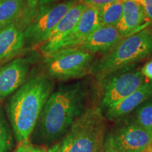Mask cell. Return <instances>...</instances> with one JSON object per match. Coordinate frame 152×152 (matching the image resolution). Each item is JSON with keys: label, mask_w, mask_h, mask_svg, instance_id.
<instances>
[{"label": "cell", "mask_w": 152, "mask_h": 152, "mask_svg": "<svg viewBox=\"0 0 152 152\" xmlns=\"http://www.w3.org/2000/svg\"><path fill=\"white\" fill-rule=\"evenodd\" d=\"M151 54L152 28L147 27L121 39L93 64L91 73L99 81L114 71L136 65Z\"/></svg>", "instance_id": "3"}, {"label": "cell", "mask_w": 152, "mask_h": 152, "mask_svg": "<svg viewBox=\"0 0 152 152\" xmlns=\"http://www.w3.org/2000/svg\"><path fill=\"white\" fill-rule=\"evenodd\" d=\"M78 1H80L68 0L54 6H40L37 16L23 30L25 41L32 45H38L46 41L62 17Z\"/></svg>", "instance_id": "7"}, {"label": "cell", "mask_w": 152, "mask_h": 152, "mask_svg": "<svg viewBox=\"0 0 152 152\" xmlns=\"http://www.w3.org/2000/svg\"><path fill=\"white\" fill-rule=\"evenodd\" d=\"M32 144L28 140L19 142V145L14 152H30Z\"/></svg>", "instance_id": "24"}, {"label": "cell", "mask_w": 152, "mask_h": 152, "mask_svg": "<svg viewBox=\"0 0 152 152\" xmlns=\"http://www.w3.org/2000/svg\"><path fill=\"white\" fill-rule=\"evenodd\" d=\"M134 1H137L141 4L148 20L150 24H152V0H134Z\"/></svg>", "instance_id": "20"}, {"label": "cell", "mask_w": 152, "mask_h": 152, "mask_svg": "<svg viewBox=\"0 0 152 152\" xmlns=\"http://www.w3.org/2000/svg\"><path fill=\"white\" fill-rule=\"evenodd\" d=\"M47 152H61V143H57L52 146V147L49 148L47 150Z\"/></svg>", "instance_id": "25"}, {"label": "cell", "mask_w": 152, "mask_h": 152, "mask_svg": "<svg viewBox=\"0 0 152 152\" xmlns=\"http://www.w3.org/2000/svg\"><path fill=\"white\" fill-rule=\"evenodd\" d=\"M99 26H100L99 9L88 6L81 14L75 27L61 42L57 50L78 47Z\"/></svg>", "instance_id": "11"}, {"label": "cell", "mask_w": 152, "mask_h": 152, "mask_svg": "<svg viewBox=\"0 0 152 152\" xmlns=\"http://www.w3.org/2000/svg\"><path fill=\"white\" fill-rule=\"evenodd\" d=\"M24 42L23 32L15 23L0 28V61L18 54Z\"/></svg>", "instance_id": "15"}, {"label": "cell", "mask_w": 152, "mask_h": 152, "mask_svg": "<svg viewBox=\"0 0 152 152\" xmlns=\"http://www.w3.org/2000/svg\"><path fill=\"white\" fill-rule=\"evenodd\" d=\"M152 97V81H146L140 88L106 109L105 117L109 121H114L128 115L135 110L143 102Z\"/></svg>", "instance_id": "14"}, {"label": "cell", "mask_w": 152, "mask_h": 152, "mask_svg": "<svg viewBox=\"0 0 152 152\" xmlns=\"http://www.w3.org/2000/svg\"><path fill=\"white\" fill-rule=\"evenodd\" d=\"M144 77L136 65L121 68L104 77L99 80L102 109H107L136 91L146 82Z\"/></svg>", "instance_id": "6"}, {"label": "cell", "mask_w": 152, "mask_h": 152, "mask_svg": "<svg viewBox=\"0 0 152 152\" xmlns=\"http://www.w3.org/2000/svg\"><path fill=\"white\" fill-rule=\"evenodd\" d=\"M55 1H56V0H39V4L41 6L48 5L53 3ZM80 1H82V0H80Z\"/></svg>", "instance_id": "27"}, {"label": "cell", "mask_w": 152, "mask_h": 152, "mask_svg": "<svg viewBox=\"0 0 152 152\" xmlns=\"http://www.w3.org/2000/svg\"><path fill=\"white\" fill-rule=\"evenodd\" d=\"M47 151L45 148L43 147H33L32 146L30 152H47Z\"/></svg>", "instance_id": "26"}, {"label": "cell", "mask_w": 152, "mask_h": 152, "mask_svg": "<svg viewBox=\"0 0 152 152\" xmlns=\"http://www.w3.org/2000/svg\"><path fill=\"white\" fill-rule=\"evenodd\" d=\"M114 147L118 152H143L152 142V132L135 121L125 123L110 134Z\"/></svg>", "instance_id": "8"}, {"label": "cell", "mask_w": 152, "mask_h": 152, "mask_svg": "<svg viewBox=\"0 0 152 152\" xmlns=\"http://www.w3.org/2000/svg\"><path fill=\"white\" fill-rule=\"evenodd\" d=\"M149 25L140 3L134 0H125L122 16L115 26L123 38L149 27Z\"/></svg>", "instance_id": "13"}, {"label": "cell", "mask_w": 152, "mask_h": 152, "mask_svg": "<svg viewBox=\"0 0 152 152\" xmlns=\"http://www.w3.org/2000/svg\"><path fill=\"white\" fill-rule=\"evenodd\" d=\"M12 146V134L4 115L0 109V152H9Z\"/></svg>", "instance_id": "19"}, {"label": "cell", "mask_w": 152, "mask_h": 152, "mask_svg": "<svg viewBox=\"0 0 152 152\" xmlns=\"http://www.w3.org/2000/svg\"><path fill=\"white\" fill-rule=\"evenodd\" d=\"M93 59V54L76 47L58 49L45 56L44 64L49 77L66 80L91 73Z\"/></svg>", "instance_id": "5"}, {"label": "cell", "mask_w": 152, "mask_h": 152, "mask_svg": "<svg viewBox=\"0 0 152 152\" xmlns=\"http://www.w3.org/2000/svg\"><path fill=\"white\" fill-rule=\"evenodd\" d=\"M118 0H82L83 2L86 4L87 6L91 7H95L97 8L103 7V6L107 4L115 2Z\"/></svg>", "instance_id": "21"}, {"label": "cell", "mask_w": 152, "mask_h": 152, "mask_svg": "<svg viewBox=\"0 0 152 152\" xmlns=\"http://www.w3.org/2000/svg\"><path fill=\"white\" fill-rule=\"evenodd\" d=\"M85 94L86 90L81 83L61 87L50 94L37 121L44 141L54 142L65 135L85 111Z\"/></svg>", "instance_id": "2"}, {"label": "cell", "mask_w": 152, "mask_h": 152, "mask_svg": "<svg viewBox=\"0 0 152 152\" xmlns=\"http://www.w3.org/2000/svg\"><path fill=\"white\" fill-rule=\"evenodd\" d=\"M149 149L150 151H152V142H151V146H150L149 148Z\"/></svg>", "instance_id": "28"}, {"label": "cell", "mask_w": 152, "mask_h": 152, "mask_svg": "<svg viewBox=\"0 0 152 152\" xmlns=\"http://www.w3.org/2000/svg\"><path fill=\"white\" fill-rule=\"evenodd\" d=\"M141 72L144 77L152 81V59L143 66L141 69Z\"/></svg>", "instance_id": "23"}, {"label": "cell", "mask_w": 152, "mask_h": 152, "mask_svg": "<svg viewBox=\"0 0 152 152\" xmlns=\"http://www.w3.org/2000/svg\"><path fill=\"white\" fill-rule=\"evenodd\" d=\"M88 6L83 1L74 4L62 17L51 33L46 41L42 45L41 50L45 56L56 52L59 45L73 29L80 17Z\"/></svg>", "instance_id": "9"}, {"label": "cell", "mask_w": 152, "mask_h": 152, "mask_svg": "<svg viewBox=\"0 0 152 152\" xmlns=\"http://www.w3.org/2000/svg\"><path fill=\"white\" fill-rule=\"evenodd\" d=\"M123 37L115 26H100L79 45V48L94 54L111 50Z\"/></svg>", "instance_id": "12"}, {"label": "cell", "mask_w": 152, "mask_h": 152, "mask_svg": "<svg viewBox=\"0 0 152 152\" xmlns=\"http://www.w3.org/2000/svg\"><path fill=\"white\" fill-rule=\"evenodd\" d=\"M143 152H152V151H151L149 149H148L146 150V151H143Z\"/></svg>", "instance_id": "29"}, {"label": "cell", "mask_w": 152, "mask_h": 152, "mask_svg": "<svg viewBox=\"0 0 152 152\" xmlns=\"http://www.w3.org/2000/svg\"><path fill=\"white\" fill-rule=\"evenodd\" d=\"M24 4V0H0V28L16 21Z\"/></svg>", "instance_id": "16"}, {"label": "cell", "mask_w": 152, "mask_h": 152, "mask_svg": "<svg viewBox=\"0 0 152 152\" xmlns=\"http://www.w3.org/2000/svg\"><path fill=\"white\" fill-rule=\"evenodd\" d=\"M124 1L118 0L99 8L100 26H116L122 16Z\"/></svg>", "instance_id": "17"}, {"label": "cell", "mask_w": 152, "mask_h": 152, "mask_svg": "<svg viewBox=\"0 0 152 152\" xmlns=\"http://www.w3.org/2000/svg\"><path fill=\"white\" fill-rule=\"evenodd\" d=\"M53 87V79L47 74H36L25 81L9 101L7 115L18 142L28 140L31 135Z\"/></svg>", "instance_id": "1"}, {"label": "cell", "mask_w": 152, "mask_h": 152, "mask_svg": "<svg viewBox=\"0 0 152 152\" xmlns=\"http://www.w3.org/2000/svg\"><path fill=\"white\" fill-rule=\"evenodd\" d=\"M30 61L18 58L0 68V100L8 96L20 87L29 71Z\"/></svg>", "instance_id": "10"}, {"label": "cell", "mask_w": 152, "mask_h": 152, "mask_svg": "<svg viewBox=\"0 0 152 152\" xmlns=\"http://www.w3.org/2000/svg\"><path fill=\"white\" fill-rule=\"evenodd\" d=\"M134 121L143 128L152 132V97L135 109Z\"/></svg>", "instance_id": "18"}, {"label": "cell", "mask_w": 152, "mask_h": 152, "mask_svg": "<svg viewBox=\"0 0 152 152\" xmlns=\"http://www.w3.org/2000/svg\"><path fill=\"white\" fill-rule=\"evenodd\" d=\"M102 152H118L115 149V147H114L110 134L106 137L105 140H104L103 151Z\"/></svg>", "instance_id": "22"}, {"label": "cell", "mask_w": 152, "mask_h": 152, "mask_svg": "<svg viewBox=\"0 0 152 152\" xmlns=\"http://www.w3.org/2000/svg\"><path fill=\"white\" fill-rule=\"evenodd\" d=\"M106 128L101 108L85 110L65 134L61 152H102Z\"/></svg>", "instance_id": "4"}]
</instances>
